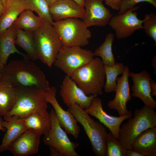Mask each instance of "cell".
Here are the masks:
<instances>
[{
	"mask_svg": "<svg viewBox=\"0 0 156 156\" xmlns=\"http://www.w3.org/2000/svg\"><path fill=\"white\" fill-rule=\"evenodd\" d=\"M0 81L13 86L36 88L46 90L49 83L39 67L28 58L13 60L4 66Z\"/></svg>",
	"mask_w": 156,
	"mask_h": 156,
	"instance_id": "obj_1",
	"label": "cell"
},
{
	"mask_svg": "<svg viewBox=\"0 0 156 156\" xmlns=\"http://www.w3.org/2000/svg\"><path fill=\"white\" fill-rule=\"evenodd\" d=\"M16 102L12 108L5 117L13 116L24 119L33 113L47 112V103L45 91L36 88L15 87Z\"/></svg>",
	"mask_w": 156,
	"mask_h": 156,
	"instance_id": "obj_2",
	"label": "cell"
},
{
	"mask_svg": "<svg viewBox=\"0 0 156 156\" xmlns=\"http://www.w3.org/2000/svg\"><path fill=\"white\" fill-rule=\"evenodd\" d=\"M70 77L86 95L97 96L103 94L105 75L104 65L99 57L94 58L77 69Z\"/></svg>",
	"mask_w": 156,
	"mask_h": 156,
	"instance_id": "obj_3",
	"label": "cell"
},
{
	"mask_svg": "<svg viewBox=\"0 0 156 156\" xmlns=\"http://www.w3.org/2000/svg\"><path fill=\"white\" fill-rule=\"evenodd\" d=\"M154 109L144 105L135 110L133 117L120 127L119 141L125 150L131 149L136 138L146 130L156 126V112Z\"/></svg>",
	"mask_w": 156,
	"mask_h": 156,
	"instance_id": "obj_4",
	"label": "cell"
},
{
	"mask_svg": "<svg viewBox=\"0 0 156 156\" xmlns=\"http://www.w3.org/2000/svg\"><path fill=\"white\" fill-rule=\"evenodd\" d=\"M75 118L82 126L90 142L93 151L97 156H106V127L100 122L92 119L84 109L75 104L68 107Z\"/></svg>",
	"mask_w": 156,
	"mask_h": 156,
	"instance_id": "obj_5",
	"label": "cell"
},
{
	"mask_svg": "<svg viewBox=\"0 0 156 156\" xmlns=\"http://www.w3.org/2000/svg\"><path fill=\"white\" fill-rule=\"evenodd\" d=\"M33 34L38 59L51 67L63 46L55 30L52 25L44 23Z\"/></svg>",
	"mask_w": 156,
	"mask_h": 156,
	"instance_id": "obj_6",
	"label": "cell"
},
{
	"mask_svg": "<svg viewBox=\"0 0 156 156\" xmlns=\"http://www.w3.org/2000/svg\"><path fill=\"white\" fill-rule=\"evenodd\" d=\"M53 26L64 46L81 47L89 43L91 32L80 18H70L55 21Z\"/></svg>",
	"mask_w": 156,
	"mask_h": 156,
	"instance_id": "obj_7",
	"label": "cell"
},
{
	"mask_svg": "<svg viewBox=\"0 0 156 156\" xmlns=\"http://www.w3.org/2000/svg\"><path fill=\"white\" fill-rule=\"evenodd\" d=\"M93 53L79 47L63 46L57 56L54 65L70 77L77 69L94 58Z\"/></svg>",
	"mask_w": 156,
	"mask_h": 156,
	"instance_id": "obj_8",
	"label": "cell"
},
{
	"mask_svg": "<svg viewBox=\"0 0 156 156\" xmlns=\"http://www.w3.org/2000/svg\"><path fill=\"white\" fill-rule=\"evenodd\" d=\"M51 127L49 133L44 135L43 142L46 145L53 147L61 152L64 156H79L76 151L78 143L72 142L67 133L60 125L54 109L49 113Z\"/></svg>",
	"mask_w": 156,
	"mask_h": 156,
	"instance_id": "obj_9",
	"label": "cell"
},
{
	"mask_svg": "<svg viewBox=\"0 0 156 156\" xmlns=\"http://www.w3.org/2000/svg\"><path fill=\"white\" fill-rule=\"evenodd\" d=\"M139 8L135 6L125 12L112 16L108 24L114 30L118 39H124L131 36L136 31L143 29V20L138 17L135 11Z\"/></svg>",
	"mask_w": 156,
	"mask_h": 156,
	"instance_id": "obj_10",
	"label": "cell"
},
{
	"mask_svg": "<svg viewBox=\"0 0 156 156\" xmlns=\"http://www.w3.org/2000/svg\"><path fill=\"white\" fill-rule=\"evenodd\" d=\"M57 89L52 86L45 91L46 100L53 106L57 118L61 127L67 133L72 135L75 139L79 136L80 128L77 122L69 111H65L60 106L56 98Z\"/></svg>",
	"mask_w": 156,
	"mask_h": 156,
	"instance_id": "obj_11",
	"label": "cell"
},
{
	"mask_svg": "<svg viewBox=\"0 0 156 156\" xmlns=\"http://www.w3.org/2000/svg\"><path fill=\"white\" fill-rule=\"evenodd\" d=\"M60 94L68 107L77 104L83 109L88 108L96 96L86 95L70 77L66 75L60 86Z\"/></svg>",
	"mask_w": 156,
	"mask_h": 156,
	"instance_id": "obj_12",
	"label": "cell"
},
{
	"mask_svg": "<svg viewBox=\"0 0 156 156\" xmlns=\"http://www.w3.org/2000/svg\"><path fill=\"white\" fill-rule=\"evenodd\" d=\"M84 110L88 114L97 119L118 140L121 124L125 120L132 116V113L118 117L108 114L103 109L101 100L97 96L93 99L90 106Z\"/></svg>",
	"mask_w": 156,
	"mask_h": 156,
	"instance_id": "obj_13",
	"label": "cell"
},
{
	"mask_svg": "<svg viewBox=\"0 0 156 156\" xmlns=\"http://www.w3.org/2000/svg\"><path fill=\"white\" fill-rule=\"evenodd\" d=\"M130 72L129 67L125 66L122 76L117 79L115 97L108 103V107L110 109L116 110L119 116L132 113L127 110V103L132 99L129 82Z\"/></svg>",
	"mask_w": 156,
	"mask_h": 156,
	"instance_id": "obj_14",
	"label": "cell"
},
{
	"mask_svg": "<svg viewBox=\"0 0 156 156\" xmlns=\"http://www.w3.org/2000/svg\"><path fill=\"white\" fill-rule=\"evenodd\" d=\"M103 0H84L85 14L82 20L88 27H104L108 24L112 15L103 4Z\"/></svg>",
	"mask_w": 156,
	"mask_h": 156,
	"instance_id": "obj_15",
	"label": "cell"
},
{
	"mask_svg": "<svg viewBox=\"0 0 156 156\" xmlns=\"http://www.w3.org/2000/svg\"><path fill=\"white\" fill-rule=\"evenodd\" d=\"M42 134L33 129H28L10 145L9 150L14 156H27L38 151Z\"/></svg>",
	"mask_w": 156,
	"mask_h": 156,
	"instance_id": "obj_16",
	"label": "cell"
},
{
	"mask_svg": "<svg viewBox=\"0 0 156 156\" xmlns=\"http://www.w3.org/2000/svg\"><path fill=\"white\" fill-rule=\"evenodd\" d=\"M129 76L133 82L131 87L132 96L140 99L145 105L155 109L156 101L151 95L150 87V82L152 79L151 75L144 70L138 73L130 72Z\"/></svg>",
	"mask_w": 156,
	"mask_h": 156,
	"instance_id": "obj_17",
	"label": "cell"
},
{
	"mask_svg": "<svg viewBox=\"0 0 156 156\" xmlns=\"http://www.w3.org/2000/svg\"><path fill=\"white\" fill-rule=\"evenodd\" d=\"M51 17L55 21L70 18L81 19L85 14V9L73 0H59L49 7Z\"/></svg>",
	"mask_w": 156,
	"mask_h": 156,
	"instance_id": "obj_18",
	"label": "cell"
},
{
	"mask_svg": "<svg viewBox=\"0 0 156 156\" xmlns=\"http://www.w3.org/2000/svg\"><path fill=\"white\" fill-rule=\"evenodd\" d=\"M4 119L2 126L6 130L0 145V152L8 150L11 144L28 130L24 119L16 116H4Z\"/></svg>",
	"mask_w": 156,
	"mask_h": 156,
	"instance_id": "obj_19",
	"label": "cell"
},
{
	"mask_svg": "<svg viewBox=\"0 0 156 156\" xmlns=\"http://www.w3.org/2000/svg\"><path fill=\"white\" fill-rule=\"evenodd\" d=\"M3 3L4 9L0 18V34L11 26L23 11L32 10L25 0H7Z\"/></svg>",
	"mask_w": 156,
	"mask_h": 156,
	"instance_id": "obj_20",
	"label": "cell"
},
{
	"mask_svg": "<svg viewBox=\"0 0 156 156\" xmlns=\"http://www.w3.org/2000/svg\"><path fill=\"white\" fill-rule=\"evenodd\" d=\"M17 29L12 25L0 34V73L7 64L9 56L16 53L24 58H28L27 55L19 51L15 46Z\"/></svg>",
	"mask_w": 156,
	"mask_h": 156,
	"instance_id": "obj_21",
	"label": "cell"
},
{
	"mask_svg": "<svg viewBox=\"0 0 156 156\" xmlns=\"http://www.w3.org/2000/svg\"><path fill=\"white\" fill-rule=\"evenodd\" d=\"M131 149L144 156H156V127L148 129L139 134L133 142Z\"/></svg>",
	"mask_w": 156,
	"mask_h": 156,
	"instance_id": "obj_22",
	"label": "cell"
},
{
	"mask_svg": "<svg viewBox=\"0 0 156 156\" xmlns=\"http://www.w3.org/2000/svg\"><path fill=\"white\" fill-rule=\"evenodd\" d=\"M23 119L28 129L34 130L44 135L48 134L51 130V119L47 112L42 114L35 113Z\"/></svg>",
	"mask_w": 156,
	"mask_h": 156,
	"instance_id": "obj_23",
	"label": "cell"
},
{
	"mask_svg": "<svg viewBox=\"0 0 156 156\" xmlns=\"http://www.w3.org/2000/svg\"><path fill=\"white\" fill-rule=\"evenodd\" d=\"M32 10L27 9L23 11L13 24L17 29L34 32L44 22L39 16H36Z\"/></svg>",
	"mask_w": 156,
	"mask_h": 156,
	"instance_id": "obj_24",
	"label": "cell"
},
{
	"mask_svg": "<svg viewBox=\"0 0 156 156\" xmlns=\"http://www.w3.org/2000/svg\"><path fill=\"white\" fill-rule=\"evenodd\" d=\"M15 43L25 51L29 59L32 61L38 59L33 32L17 29Z\"/></svg>",
	"mask_w": 156,
	"mask_h": 156,
	"instance_id": "obj_25",
	"label": "cell"
},
{
	"mask_svg": "<svg viewBox=\"0 0 156 156\" xmlns=\"http://www.w3.org/2000/svg\"><path fill=\"white\" fill-rule=\"evenodd\" d=\"M15 87L0 81V116H5L14 106L16 102Z\"/></svg>",
	"mask_w": 156,
	"mask_h": 156,
	"instance_id": "obj_26",
	"label": "cell"
},
{
	"mask_svg": "<svg viewBox=\"0 0 156 156\" xmlns=\"http://www.w3.org/2000/svg\"><path fill=\"white\" fill-rule=\"evenodd\" d=\"M114 34L110 32L106 36L103 42L93 53L94 56L101 58L104 65L112 66L116 64L112 51V45L114 39Z\"/></svg>",
	"mask_w": 156,
	"mask_h": 156,
	"instance_id": "obj_27",
	"label": "cell"
},
{
	"mask_svg": "<svg viewBox=\"0 0 156 156\" xmlns=\"http://www.w3.org/2000/svg\"><path fill=\"white\" fill-rule=\"evenodd\" d=\"M125 67L123 63L118 62L112 66L104 65L106 80L103 89L105 93L115 91L117 79L119 75L123 74Z\"/></svg>",
	"mask_w": 156,
	"mask_h": 156,
	"instance_id": "obj_28",
	"label": "cell"
},
{
	"mask_svg": "<svg viewBox=\"0 0 156 156\" xmlns=\"http://www.w3.org/2000/svg\"><path fill=\"white\" fill-rule=\"evenodd\" d=\"M33 11H35L44 23L51 25L54 21L50 15L49 7L44 0H25Z\"/></svg>",
	"mask_w": 156,
	"mask_h": 156,
	"instance_id": "obj_29",
	"label": "cell"
},
{
	"mask_svg": "<svg viewBox=\"0 0 156 156\" xmlns=\"http://www.w3.org/2000/svg\"><path fill=\"white\" fill-rule=\"evenodd\" d=\"M106 156H126L127 150L122 146L119 140L110 132L106 139Z\"/></svg>",
	"mask_w": 156,
	"mask_h": 156,
	"instance_id": "obj_30",
	"label": "cell"
},
{
	"mask_svg": "<svg viewBox=\"0 0 156 156\" xmlns=\"http://www.w3.org/2000/svg\"><path fill=\"white\" fill-rule=\"evenodd\" d=\"M142 23L143 29L145 34L156 44V14H146Z\"/></svg>",
	"mask_w": 156,
	"mask_h": 156,
	"instance_id": "obj_31",
	"label": "cell"
},
{
	"mask_svg": "<svg viewBox=\"0 0 156 156\" xmlns=\"http://www.w3.org/2000/svg\"><path fill=\"white\" fill-rule=\"evenodd\" d=\"M142 2H147L156 8V0H122L118 14H122L127 10L133 8L138 3Z\"/></svg>",
	"mask_w": 156,
	"mask_h": 156,
	"instance_id": "obj_32",
	"label": "cell"
},
{
	"mask_svg": "<svg viewBox=\"0 0 156 156\" xmlns=\"http://www.w3.org/2000/svg\"><path fill=\"white\" fill-rule=\"evenodd\" d=\"M106 5L116 11L120 10L122 0H103Z\"/></svg>",
	"mask_w": 156,
	"mask_h": 156,
	"instance_id": "obj_33",
	"label": "cell"
},
{
	"mask_svg": "<svg viewBox=\"0 0 156 156\" xmlns=\"http://www.w3.org/2000/svg\"><path fill=\"white\" fill-rule=\"evenodd\" d=\"M126 156H144L141 153L132 149L127 150Z\"/></svg>",
	"mask_w": 156,
	"mask_h": 156,
	"instance_id": "obj_34",
	"label": "cell"
},
{
	"mask_svg": "<svg viewBox=\"0 0 156 156\" xmlns=\"http://www.w3.org/2000/svg\"><path fill=\"white\" fill-rule=\"evenodd\" d=\"M51 156H64L59 151L55 148L49 146Z\"/></svg>",
	"mask_w": 156,
	"mask_h": 156,
	"instance_id": "obj_35",
	"label": "cell"
},
{
	"mask_svg": "<svg viewBox=\"0 0 156 156\" xmlns=\"http://www.w3.org/2000/svg\"><path fill=\"white\" fill-rule=\"evenodd\" d=\"M150 87L152 96H156V83L154 80L152 79L150 82Z\"/></svg>",
	"mask_w": 156,
	"mask_h": 156,
	"instance_id": "obj_36",
	"label": "cell"
},
{
	"mask_svg": "<svg viewBox=\"0 0 156 156\" xmlns=\"http://www.w3.org/2000/svg\"><path fill=\"white\" fill-rule=\"evenodd\" d=\"M49 7L54 3L59 0H44Z\"/></svg>",
	"mask_w": 156,
	"mask_h": 156,
	"instance_id": "obj_37",
	"label": "cell"
},
{
	"mask_svg": "<svg viewBox=\"0 0 156 156\" xmlns=\"http://www.w3.org/2000/svg\"><path fill=\"white\" fill-rule=\"evenodd\" d=\"M4 9V5L3 3L0 0V18L3 13Z\"/></svg>",
	"mask_w": 156,
	"mask_h": 156,
	"instance_id": "obj_38",
	"label": "cell"
},
{
	"mask_svg": "<svg viewBox=\"0 0 156 156\" xmlns=\"http://www.w3.org/2000/svg\"><path fill=\"white\" fill-rule=\"evenodd\" d=\"M3 120L2 119L0 116V130L3 132L6 131V129L5 128L3 127L2 126V123Z\"/></svg>",
	"mask_w": 156,
	"mask_h": 156,
	"instance_id": "obj_39",
	"label": "cell"
},
{
	"mask_svg": "<svg viewBox=\"0 0 156 156\" xmlns=\"http://www.w3.org/2000/svg\"><path fill=\"white\" fill-rule=\"evenodd\" d=\"M156 55L154 56L152 59V67H153L154 68L155 70V73H156Z\"/></svg>",
	"mask_w": 156,
	"mask_h": 156,
	"instance_id": "obj_40",
	"label": "cell"
},
{
	"mask_svg": "<svg viewBox=\"0 0 156 156\" xmlns=\"http://www.w3.org/2000/svg\"><path fill=\"white\" fill-rule=\"evenodd\" d=\"M77 2L81 6L83 7V2L84 0H73Z\"/></svg>",
	"mask_w": 156,
	"mask_h": 156,
	"instance_id": "obj_41",
	"label": "cell"
},
{
	"mask_svg": "<svg viewBox=\"0 0 156 156\" xmlns=\"http://www.w3.org/2000/svg\"><path fill=\"white\" fill-rule=\"evenodd\" d=\"M1 77H2V75H1V73H0V81L1 80Z\"/></svg>",
	"mask_w": 156,
	"mask_h": 156,
	"instance_id": "obj_42",
	"label": "cell"
},
{
	"mask_svg": "<svg viewBox=\"0 0 156 156\" xmlns=\"http://www.w3.org/2000/svg\"><path fill=\"white\" fill-rule=\"evenodd\" d=\"M2 2H3V3L5 1L7 0H0Z\"/></svg>",
	"mask_w": 156,
	"mask_h": 156,
	"instance_id": "obj_43",
	"label": "cell"
}]
</instances>
